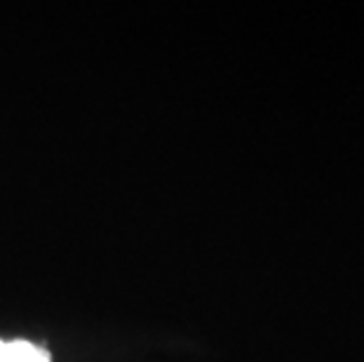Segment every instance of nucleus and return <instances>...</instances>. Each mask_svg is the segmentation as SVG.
<instances>
[{"label": "nucleus", "instance_id": "obj_1", "mask_svg": "<svg viewBox=\"0 0 364 362\" xmlns=\"http://www.w3.org/2000/svg\"><path fill=\"white\" fill-rule=\"evenodd\" d=\"M0 362H52L50 353L31 341H3L0 339Z\"/></svg>", "mask_w": 364, "mask_h": 362}]
</instances>
